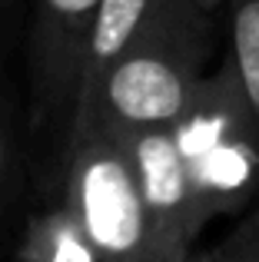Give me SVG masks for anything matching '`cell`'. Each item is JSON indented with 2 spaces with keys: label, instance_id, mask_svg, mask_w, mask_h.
I'll return each instance as SVG.
<instances>
[{
  "label": "cell",
  "instance_id": "1",
  "mask_svg": "<svg viewBox=\"0 0 259 262\" xmlns=\"http://www.w3.org/2000/svg\"><path fill=\"white\" fill-rule=\"evenodd\" d=\"M213 17L196 0H160L149 24L80 96L77 120L97 116L110 129L169 126L206 70Z\"/></svg>",
  "mask_w": 259,
  "mask_h": 262
},
{
  "label": "cell",
  "instance_id": "2",
  "mask_svg": "<svg viewBox=\"0 0 259 262\" xmlns=\"http://www.w3.org/2000/svg\"><path fill=\"white\" fill-rule=\"evenodd\" d=\"M169 133L193 183L203 223L233 219L259 189V126L226 60L203 70Z\"/></svg>",
  "mask_w": 259,
  "mask_h": 262
},
{
  "label": "cell",
  "instance_id": "3",
  "mask_svg": "<svg viewBox=\"0 0 259 262\" xmlns=\"http://www.w3.org/2000/svg\"><path fill=\"white\" fill-rule=\"evenodd\" d=\"M57 199L77 216L100 262H169L123 143L97 116L73 123Z\"/></svg>",
  "mask_w": 259,
  "mask_h": 262
},
{
  "label": "cell",
  "instance_id": "4",
  "mask_svg": "<svg viewBox=\"0 0 259 262\" xmlns=\"http://www.w3.org/2000/svg\"><path fill=\"white\" fill-rule=\"evenodd\" d=\"M93 13L97 0H33L27 126L44 146L57 183L77 120Z\"/></svg>",
  "mask_w": 259,
  "mask_h": 262
},
{
  "label": "cell",
  "instance_id": "5",
  "mask_svg": "<svg viewBox=\"0 0 259 262\" xmlns=\"http://www.w3.org/2000/svg\"><path fill=\"white\" fill-rule=\"evenodd\" d=\"M126 149L130 169L136 176L140 196L156 226L169 262H183L193 256L196 239L206 223L200 216L193 183L183 166V156L169 126H140V129H113Z\"/></svg>",
  "mask_w": 259,
  "mask_h": 262
},
{
  "label": "cell",
  "instance_id": "6",
  "mask_svg": "<svg viewBox=\"0 0 259 262\" xmlns=\"http://www.w3.org/2000/svg\"><path fill=\"white\" fill-rule=\"evenodd\" d=\"M10 256L20 262H100L77 216L60 199L47 203L27 219Z\"/></svg>",
  "mask_w": 259,
  "mask_h": 262
},
{
  "label": "cell",
  "instance_id": "7",
  "mask_svg": "<svg viewBox=\"0 0 259 262\" xmlns=\"http://www.w3.org/2000/svg\"><path fill=\"white\" fill-rule=\"evenodd\" d=\"M226 10V63L259 126V0H223Z\"/></svg>",
  "mask_w": 259,
  "mask_h": 262
},
{
  "label": "cell",
  "instance_id": "8",
  "mask_svg": "<svg viewBox=\"0 0 259 262\" xmlns=\"http://www.w3.org/2000/svg\"><path fill=\"white\" fill-rule=\"evenodd\" d=\"M236 226L206 249H193L196 259H213V262H259V189L246 203V209L236 212ZM189 256V259H193Z\"/></svg>",
  "mask_w": 259,
  "mask_h": 262
},
{
  "label": "cell",
  "instance_id": "9",
  "mask_svg": "<svg viewBox=\"0 0 259 262\" xmlns=\"http://www.w3.org/2000/svg\"><path fill=\"white\" fill-rule=\"evenodd\" d=\"M24 176V156H20V129L13 120V106L0 96V229L13 209Z\"/></svg>",
  "mask_w": 259,
  "mask_h": 262
},
{
  "label": "cell",
  "instance_id": "10",
  "mask_svg": "<svg viewBox=\"0 0 259 262\" xmlns=\"http://www.w3.org/2000/svg\"><path fill=\"white\" fill-rule=\"evenodd\" d=\"M13 4H17V0H0V30H4V24H7V17H10V10H13Z\"/></svg>",
  "mask_w": 259,
  "mask_h": 262
},
{
  "label": "cell",
  "instance_id": "11",
  "mask_svg": "<svg viewBox=\"0 0 259 262\" xmlns=\"http://www.w3.org/2000/svg\"><path fill=\"white\" fill-rule=\"evenodd\" d=\"M196 4H200V7H206V10H220V7H223V0H196Z\"/></svg>",
  "mask_w": 259,
  "mask_h": 262
}]
</instances>
